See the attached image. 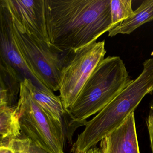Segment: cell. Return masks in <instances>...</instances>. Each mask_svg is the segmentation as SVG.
<instances>
[{"label":"cell","instance_id":"3957f363","mask_svg":"<svg viewBox=\"0 0 153 153\" xmlns=\"http://www.w3.org/2000/svg\"><path fill=\"white\" fill-rule=\"evenodd\" d=\"M133 80L123 61L108 56L97 66L73 105L65 110L68 125L85 126L89 117L103 109Z\"/></svg>","mask_w":153,"mask_h":153},{"label":"cell","instance_id":"52a82bcc","mask_svg":"<svg viewBox=\"0 0 153 153\" xmlns=\"http://www.w3.org/2000/svg\"><path fill=\"white\" fill-rule=\"evenodd\" d=\"M1 1L15 24L27 33L51 46L46 27L45 0Z\"/></svg>","mask_w":153,"mask_h":153},{"label":"cell","instance_id":"5bb4252c","mask_svg":"<svg viewBox=\"0 0 153 153\" xmlns=\"http://www.w3.org/2000/svg\"><path fill=\"white\" fill-rule=\"evenodd\" d=\"M111 8L112 29L134 14L131 0H111Z\"/></svg>","mask_w":153,"mask_h":153},{"label":"cell","instance_id":"7c38bea8","mask_svg":"<svg viewBox=\"0 0 153 153\" xmlns=\"http://www.w3.org/2000/svg\"><path fill=\"white\" fill-rule=\"evenodd\" d=\"M153 20V0L144 1L134 11L132 16L108 31V36L113 37L119 34H130L142 25Z\"/></svg>","mask_w":153,"mask_h":153},{"label":"cell","instance_id":"4fadbf2b","mask_svg":"<svg viewBox=\"0 0 153 153\" xmlns=\"http://www.w3.org/2000/svg\"><path fill=\"white\" fill-rule=\"evenodd\" d=\"M21 135L19 117L16 107L0 106V142Z\"/></svg>","mask_w":153,"mask_h":153},{"label":"cell","instance_id":"ba28073f","mask_svg":"<svg viewBox=\"0 0 153 153\" xmlns=\"http://www.w3.org/2000/svg\"><path fill=\"white\" fill-rule=\"evenodd\" d=\"M0 57L14 67L24 79L32 80L35 85L47 88L41 83L28 68L13 38L12 21L10 13L1 0H0Z\"/></svg>","mask_w":153,"mask_h":153},{"label":"cell","instance_id":"9c48e42d","mask_svg":"<svg viewBox=\"0 0 153 153\" xmlns=\"http://www.w3.org/2000/svg\"><path fill=\"white\" fill-rule=\"evenodd\" d=\"M102 153H140L134 113L100 141Z\"/></svg>","mask_w":153,"mask_h":153},{"label":"cell","instance_id":"7a4b0ae2","mask_svg":"<svg viewBox=\"0 0 153 153\" xmlns=\"http://www.w3.org/2000/svg\"><path fill=\"white\" fill-rule=\"evenodd\" d=\"M141 74L92 120L72 144L70 152L82 153L96 145L120 126L142 99L153 91V58L143 63Z\"/></svg>","mask_w":153,"mask_h":153},{"label":"cell","instance_id":"8fae6325","mask_svg":"<svg viewBox=\"0 0 153 153\" xmlns=\"http://www.w3.org/2000/svg\"><path fill=\"white\" fill-rule=\"evenodd\" d=\"M24 79L35 100L54 120L63 124L65 110L60 96L54 94L48 88L39 87L35 85L30 79L26 78Z\"/></svg>","mask_w":153,"mask_h":153},{"label":"cell","instance_id":"2e32d148","mask_svg":"<svg viewBox=\"0 0 153 153\" xmlns=\"http://www.w3.org/2000/svg\"><path fill=\"white\" fill-rule=\"evenodd\" d=\"M146 124L150 140V147L153 153V99L150 103V110L146 119Z\"/></svg>","mask_w":153,"mask_h":153},{"label":"cell","instance_id":"8992f818","mask_svg":"<svg viewBox=\"0 0 153 153\" xmlns=\"http://www.w3.org/2000/svg\"><path fill=\"white\" fill-rule=\"evenodd\" d=\"M105 41L76 51H69L61 75L60 97L65 110L74 104L86 82L106 53Z\"/></svg>","mask_w":153,"mask_h":153},{"label":"cell","instance_id":"30bf717a","mask_svg":"<svg viewBox=\"0 0 153 153\" xmlns=\"http://www.w3.org/2000/svg\"><path fill=\"white\" fill-rule=\"evenodd\" d=\"M24 79L16 69L0 57V106H17Z\"/></svg>","mask_w":153,"mask_h":153},{"label":"cell","instance_id":"5b68a950","mask_svg":"<svg viewBox=\"0 0 153 153\" xmlns=\"http://www.w3.org/2000/svg\"><path fill=\"white\" fill-rule=\"evenodd\" d=\"M12 21L15 44L28 68L53 92L59 91L62 70L68 51L63 52L50 46Z\"/></svg>","mask_w":153,"mask_h":153},{"label":"cell","instance_id":"e0dca14e","mask_svg":"<svg viewBox=\"0 0 153 153\" xmlns=\"http://www.w3.org/2000/svg\"><path fill=\"white\" fill-rule=\"evenodd\" d=\"M0 153H14V152L8 146H0Z\"/></svg>","mask_w":153,"mask_h":153},{"label":"cell","instance_id":"9a60e30c","mask_svg":"<svg viewBox=\"0 0 153 153\" xmlns=\"http://www.w3.org/2000/svg\"><path fill=\"white\" fill-rule=\"evenodd\" d=\"M0 146H7L14 153H48L27 137L15 138L0 142Z\"/></svg>","mask_w":153,"mask_h":153},{"label":"cell","instance_id":"6da1fadb","mask_svg":"<svg viewBox=\"0 0 153 153\" xmlns=\"http://www.w3.org/2000/svg\"><path fill=\"white\" fill-rule=\"evenodd\" d=\"M47 33L61 51L77 50L96 42L112 29L111 0H45Z\"/></svg>","mask_w":153,"mask_h":153},{"label":"cell","instance_id":"277c9868","mask_svg":"<svg viewBox=\"0 0 153 153\" xmlns=\"http://www.w3.org/2000/svg\"><path fill=\"white\" fill-rule=\"evenodd\" d=\"M21 132L48 153H64L63 124L50 115L34 99L25 79L16 106Z\"/></svg>","mask_w":153,"mask_h":153}]
</instances>
